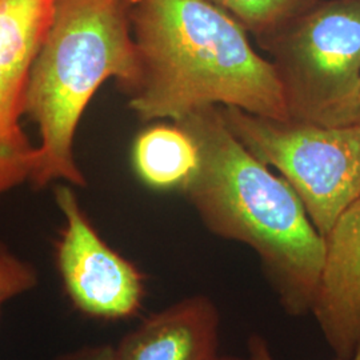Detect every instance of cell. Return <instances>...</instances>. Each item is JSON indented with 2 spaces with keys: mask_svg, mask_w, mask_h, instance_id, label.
Wrapping results in <instances>:
<instances>
[{
  "mask_svg": "<svg viewBox=\"0 0 360 360\" xmlns=\"http://www.w3.org/2000/svg\"><path fill=\"white\" fill-rule=\"evenodd\" d=\"M219 360H250L248 358H236V356H220Z\"/></svg>",
  "mask_w": 360,
  "mask_h": 360,
  "instance_id": "2e32d148",
  "label": "cell"
},
{
  "mask_svg": "<svg viewBox=\"0 0 360 360\" xmlns=\"http://www.w3.org/2000/svg\"><path fill=\"white\" fill-rule=\"evenodd\" d=\"M38 283L35 267L0 243V315L6 303L32 291Z\"/></svg>",
  "mask_w": 360,
  "mask_h": 360,
  "instance_id": "7c38bea8",
  "label": "cell"
},
{
  "mask_svg": "<svg viewBox=\"0 0 360 360\" xmlns=\"http://www.w3.org/2000/svg\"><path fill=\"white\" fill-rule=\"evenodd\" d=\"M248 359L250 360H275L267 340L260 336V335H251L248 339ZM335 360H360V346L356 348L355 354L347 358V359H342V358H336Z\"/></svg>",
  "mask_w": 360,
  "mask_h": 360,
  "instance_id": "5bb4252c",
  "label": "cell"
},
{
  "mask_svg": "<svg viewBox=\"0 0 360 360\" xmlns=\"http://www.w3.org/2000/svg\"><path fill=\"white\" fill-rule=\"evenodd\" d=\"M134 165L141 179L153 188H183L198 169L199 151L193 136L179 124L154 126L138 136Z\"/></svg>",
  "mask_w": 360,
  "mask_h": 360,
  "instance_id": "30bf717a",
  "label": "cell"
},
{
  "mask_svg": "<svg viewBox=\"0 0 360 360\" xmlns=\"http://www.w3.org/2000/svg\"><path fill=\"white\" fill-rule=\"evenodd\" d=\"M220 315L206 295H193L155 312L124 335L117 360H219Z\"/></svg>",
  "mask_w": 360,
  "mask_h": 360,
  "instance_id": "9c48e42d",
  "label": "cell"
},
{
  "mask_svg": "<svg viewBox=\"0 0 360 360\" xmlns=\"http://www.w3.org/2000/svg\"><path fill=\"white\" fill-rule=\"evenodd\" d=\"M123 0H53L51 23L27 77L25 114L41 136L30 181L43 188L63 179L84 186L72 146L80 116L108 77L132 91L141 62Z\"/></svg>",
  "mask_w": 360,
  "mask_h": 360,
  "instance_id": "3957f363",
  "label": "cell"
},
{
  "mask_svg": "<svg viewBox=\"0 0 360 360\" xmlns=\"http://www.w3.org/2000/svg\"><path fill=\"white\" fill-rule=\"evenodd\" d=\"M355 115H356V122H360V92L359 98H358V102H356V111H355Z\"/></svg>",
  "mask_w": 360,
  "mask_h": 360,
  "instance_id": "9a60e30c",
  "label": "cell"
},
{
  "mask_svg": "<svg viewBox=\"0 0 360 360\" xmlns=\"http://www.w3.org/2000/svg\"><path fill=\"white\" fill-rule=\"evenodd\" d=\"M53 0H0V198L30 181L39 160L20 126L30 67L51 23Z\"/></svg>",
  "mask_w": 360,
  "mask_h": 360,
  "instance_id": "52a82bcc",
  "label": "cell"
},
{
  "mask_svg": "<svg viewBox=\"0 0 360 360\" xmlns=\"http://www.w3.org/2000/svg\"><path fill=\"white\" fill-rule=\"evenodd\" d=\"M55 200L65 220L56 243V266L72 306L99 321L138 315L146 296L141 270L99 236L68 186L55 190Z\"/></svg>",
  "mask_w": 360,
  "mask_h": 360,
  "instance_id": "8992f818",
  "label": "cell"
},
{
  "mask_svg": "<svg viewBox=\"0 0 360 360\" xmlns=\"http://www.w3.org/2000/svg\"><path fill=\"white\" fill-rule=\"evenodd\" d=\"M269 40L279 59L291 119L322 126L356 122L360 0L319 1Z\"/></svg>",
  "mask_w": 360,
  "mask_h": 360,
  "instance_id": "277c9868",
  "label": "cell"
},
{
  "mask_svg": "<svg viewBox=\"0 0 360 360\" xmlns=\"http://www.w3.org/2000/svg\"><path fill=\"white\" fill-rule=\"evenodd\" d=\"M326 260L311 314L336 358L360 346V198L326 236Z\"/></svg>",
  "mask_w": 360,
  "mask_h": 360,
  "instance_id": "ba28073f",
  "label": "cell"
},
{
  "mask_svg": "<svg viewBox=\"0 0 360 360\" xmlns=\"http://www.w3.org/2000/svg\"><path fill=\"white\" fill-rule=\"evenodd\" d=\"M52 360H117V356L114 346L98 345L68 351Z\"/></svg>",
  "mask_w": 360,
  "mask_h": 360,
  "instance_id": "4fadbf2b",
  "label": "cell"
},
{
  "mask_svg": "<svg viewBox=\"0 0 360 360\" xmlns=\"http://www.w3.org/2000/svg\"><path fill=\"white\" fill-rule=\"evenodd\" d=\"M245 27L262 38L281 32L321 0H214Z\"/></svg>",
  "mask_w": 360,
  "mask_h": 360,
  "instance_id": "8fae6325",
  "label": "cell"
},
{
  "mask_svg": "<svg viewBox=\"0 0 360 360\" xmlns=\"http://www.w3.org/2000/svg\"><path fill=\"white\" fill-rule=\"evenodd\" d=\"M123 1H126L127 4H129V6H134V4H138V3H141L142 0H123Z\"/></svg>",
  "mask_w": 360,
  "mask_h": 360,
  "instance_id": "e0dca14e",
  "label": "cell"
},
{
  "mask_svg": "<svg viewBox=\"0 0 360 360\" xmlns=\"http://www.w3.org/2000/svg\"><path fill=\"white\" fill-rule=\"evenodd\" d=\"M219 112L251 154L283 174L324 238L359 199L360 122L322 126L262 117L235 107Z\"/></svg>",
  "mask_w": 360,
  "mask_h": 360,
  "instance_id": "5b68a950",
  "label": "cell"
},
{
  "mask_svg": "<svg viewBox=\"0 0 360 360\" xmlns=\"http://www.w3.org/2000/svg\"><path fill=\"white\" fill-rule=\"evenodd\" d=\"M129 19L141 62L129 107L143 120L178 123L217 103L291 119L276 67L214 0H142L129 7Z\"/></svg>",
  "mask_w": 360,
  "mask_h": 360,
  "instance_id": "6da1fadb",
  "label": "cell"
},
{
  "mask_svg": "<svg viewBox=\"0 0 360 360\" xmlns=\"http://www.w3.org/2000/svg\"><path fill=\"white\" fill-rule=\"evenodd\" d=\"M178 124L198 146L199 166L183 188L207 227L257 252L287 315L311 314L327 245L299 195L236 139L215 107Z\"/></svg>",
  "mask_w": 360,
  "mask_h": 360,
  "instance_id": "7a4b0ae2",
  "label": "cell"
}]
</instances>
